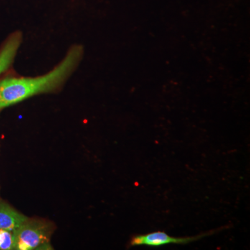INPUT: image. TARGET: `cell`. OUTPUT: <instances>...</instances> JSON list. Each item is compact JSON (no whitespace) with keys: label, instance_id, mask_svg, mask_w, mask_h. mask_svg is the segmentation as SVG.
Instances as JSON below:
<instances>
[{"label":"cell","instance_id":"obj_6","mask_svg":"<svg viewBox=\"0 0 250 250\" xmlns=\"http://www.w3.org/2000/svg\"><path fill=\"white\" fill-rule=\"evenodd\" d=\"M14 233L9 230L0 229V250H14Z\"/></svg>","mask_w":250,"mask_h":250},{"label":"cell","instance_id":"obj_5","mask_svg":"<svg viewBox=\"0 0 250 250\" xmlns=\"http://www.w3.org/2000/svg\"><path fill=\"white\" fill-rule=\"evenodd\" d=\"M28 219L6 202L0 201V229L14 231Z\"/></svg>","mask_w":250,"mask_h":250},{"label":"cell","instance_id":"obj_1","mask_svg":"<svg viewBox=\"0 0 250 250\" xmlns=\"http://www.w3.org/2000/svg\"><path fill=\"white\" fill-rule=\"evenodd\" d=\"M82 46L72 47L57 67L42 76L7 78L0 82V109L41 93L58 89L71 76L83 57Z\"/></svg>","mask_w":250,"mask_h":250},{"label":"cell","instance_id":"obj_4","mask_svg":"<svg viewBox=\"0 0 250 250\" xmlns=\"http://www.w3.org/2000/svg\"><path fill=\"white\" fill-rule=\"evenodd\" d=\"M22 42V35L15 33L11 35L0 50V76L11 66L14 62L18 49Z\"/></svg>","mask_w":250,"mask_h":250},{"label":"cell","instance_id":"obj_2","mask_svg":"<svg viewBox=\"0 0 250 250\" xmlns=\"http://www.w3.org/2000/svg\"><path fill=\"white\" fill-rule=\"evenodd\" d=\"M15 248L18 250H31L48 243L50 230L45 223L29 220L14 230Z\"/></svg>","mask_w":250,"mask_h":250},{"label":"cell","instance_id":"obj_3","mask_svg":"<svg viewBox=\"0 0 250 250\" xmlns=\"http://www.w3.org/2000/svg\"><path fill=\"white\" fill-rule=\"evenodd\" d=\"M220 229L194 236L174 237L169 236L164 231H158L155 232L147 233V234L136 235L132 237L130 241L131 247L146 246L149 247H159L168 244L185 245L199 241L205 237L214 234Z\"/></svg>","mask_w":250,"mask_h":250}]
</instances>
